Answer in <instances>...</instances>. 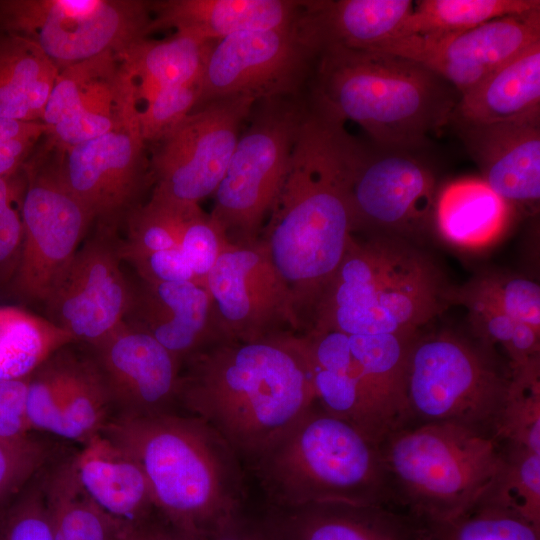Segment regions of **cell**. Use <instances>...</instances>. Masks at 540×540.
<instances>
[{"instance_id": "6da1fadb", "label": "cell", "mask_w": 540, "mask_h": 540, "mask_svg": "<svg viewBox=\"0 0 540 540\" xmlns=\"http://www.w3.org/2000/svg\"><path fill=\"white\" fill-rule=\"evenodd\" d=\"M358 141L307 104L287 174L258 241L292 299L313 310L353 239L349 169Z\"/></svg>"}, {"instance_id": "7a4b0ae2", "label": "cell", "mask_w": 540, "mask_h": 540, "mask_svg": "<svg viewBox=\"0 0 540 540\" xmlns=\"http://www.w3.org/2000/svg\"><path fill=\"white\" fill-rule=\"evenodd\" d=\"M183 363L178 403L249 468L316 403L304 335L291 331L216 341Z\"/></svg>"}, {"instance_id": "3957f363", "label": "cell", "mask_w": 540, "mask_h": 540, "mask_svg": "<svg viewBox=\"0 0 540 540\" xmlns=\"http://www.w3.org/2000/svg\"><path fill=\"white\" fill-rule=\"evenodd\" d=\"M101 432L136 459L156 511L180 532L205 537L246 511L243 463L203 419L174 411L117 415Z\"/></svg>"}, {"instance_id": "277c9868", "label": "cell", "mask_w": 540, "mask_h": 540, "mask_svg": "<svg viewBox=\"0 0 540 540\" xmlns=\"http://www.w3.org/2000/svg\"><path fill=\"white\" fill-rule=\"evenodd\" d=\"M311 102L360 125L378 147L416 151L452 116L455 88L411 60L339 45L322 48Z\"/></svg>"}, {"instance_id": "5b68a950", "label": "cell", "mask_w": 540, "mask_h": 540, "mask_svg": "<svg viewBox=\"0 0 540 540\" xmlns=\"http://www.w3.org/2000/svg\"><path fill=\"white\" fill-rule=\"evenodd\" d=\"M435 262L411 241L354 237L319 298L310 330L347 335H415L451 305Z\"/></svg>"}, {"instance_id": "8992f818", "label": "cell", "mask_w": 540, "mask_h": 540, "mask_svg": "<svg viewBox=\"0 0 540 540\" xmlns=\"http://www.w3.org/2000/svg\"><path fill=\"white\" fill-rule=\"evenodd\" d=\"M250 469L270 508L323 502L390 507L379 443L316 403Z\"/></svg>"}, {"instance_id": "52a82bcc", "label": "cell", "mask_w": 540, "mask_h": 540, "mask_svg": "<svg viewBox=\"0 0 540 540\" xmlns=\"http://www.w3.org/2000/svg\"><path fill=\"white\" fill-rule=\"evenodd\" d=\"M379 447L390 507L417 521H442L467 511L502 462L495 437L452 423L401 426Z\"/></svg>"}, {"instance_id": "ba28073f", "label": "cell", "mask_w": 540, "mask_h": 540, "mask_svg": "<svg viewBox=\"0 0 540 540\" xmlns=\"http://www.w3.org/2000/svg\"><path fill=\"white\" fill-rule=\"evenodd\" d=\"M511 383L493 347L451 330L419 331L407 353L399 427L452 423L496 438Z\"/></svg>"}, {"instance_id": "9c48e42d", "label": "cell", "mask_w": 540, "mask_h": 540, "mask_svg": "<svg viewBox=\"0 0 540 540\" xmlns=\"http://www.w3.org/2000/svg\"><path fill=\"white\" fill-rule=\"evenodd\" d=\"M306 108L299 96L256 102L213 194L210 216L230 244L259 239L287 174Z\"/></svg>"}, {"instance_id": "30bf717a", "label": "cell", "mask_w": 540, "mask_h": 540, "mask_svg": "<svg viewBox=\"0 0 540 540\" xmlns=\"http://www.w3.org/2000/svg\"><path fill=\"white\" fill-rule=\"evenodd\" d=\"M151 1L0 0V31L36 44L60 70L148 35Z\"/></svg>"}, {"instance_id": "8fae6325", "label": "cell", "mask_w": 540, "mask_h": 540, "mask_svg": "<svg viewBox=\"0 0 540 540\" xmlns=\"http://www.w3.org/2000/svg\"><path fill=\"white\" fill-rule=\"evenodd\" d=\"M23 168V242L16 273L9 284L17 297L45 302L52 284L74 256L93 218L65 184L61 151L46 145Z\"/></svg>"}, {"instance_id": "7c38bea8", "label": "cell", "mask_w": 540, "mask_h": 540, "mask_svg": "<svg viewBox=\"0 0 540 540\" xmlns=\"http://www.w3.org/2000/svg\"><path fill=\"white\" fill-rule=\"evenodd\" d=\"M255 104L246 96L206 102L157 142L149 164L151 198L186 209L213 195Z\"/></svg>"}, {"instance_id": "4fadbf2b", "label": "cell", "mask_w": 540, "mask_h": 540, "mask_svg": "<svg viewBox=\"0 0 540 540\" xmlns=\"http://www.w3.org/2000/svg\"><path fill=\"white\" fill-rule=\"evenodd\" d=\"M304 15L292 26L241 32L214 42L197 106L231 96L256 102L299 96L321 51Z\"/></svg>"}, {"instance_id": "5bb4252c", "label": "cell", "mask_w": 540, "mask_h": 540, "mask_svg": "<svg viewBox=\"0 0 540 540\" xmlns=\"http://www.w3.org/2000/svg\"><path fill=\"white\" fill-rule=\"evenodd\" d=\"M414 152L358 142L348 176L354 231L411 241L432 228L436 179Z\"/></svg>"}, {"instance_id": "9a60e30c", "label": "cell", "mask_w": 540, "mask_h": 540, "mask_svg": "<svg viewBox=\"0 0 540 540\" xmlns=\"http://www.w3.org/2000/svg\"><path fill=\"white\" fill-rule=\"evenodd\" d=\"M116 227L97 223L52 284L44 302L48 319L92 348L117 330L133 288L121 270Z\"/></svg>"}, {"instance_id": "2e32d148", "label": "cell", "mask_w": 540, "mask_h": 540, "mask_svg": "<svg viewBox=\"0 0 540 540\" xmlns=\"http://www.w3.org/2000/svg\"><path fill=\"white\" fill-rule=\"evenodd\" d=\"M137 94L108 132L61 151L63 180L98 223L116 227L138 205L148 176Z\"/></svg>"}, {"instance_id": "e0dca14e", "label": "cell", "mask_w": 540, "mask_h": 540, "mask_svg": "<svg viewBox=\"0 0 540 540\" xmlns=\"http://www.w3.org/2000/svg\"><path fill=\"white\" fill-rule=\"evenodd\" d=\"M220 340H255L300 328L292 299L257 240L228 244L204 280Z\"/></svg>"}, {"instance_id": "ac0fdd59", "label": "cell", "mask_w": 540, "mask_h": 540, "mask_svg": "<svg viewBox=\"0 0 540 540\" xmlns=\"http://www.w3.org/2000/svg\"><path fill=\"white\" fill-rule=\"evenodd\" d=\"M536 43L540 10L496 18L460 33L393 37L369 50L418 63L462 95Z\"/></svg>"}, {"instance_id": "d6986e66", "label": "cell", "mask_w": 540, "mask_h": 540, "mask_svg": "<svg viewBox=\"0 0 540 540\" xmlns=\"http://www.w3.org/2000/svg\"><path fill=\"white\" fill-rule=\"evenodd\" d=\"M316 404L380 443L402 420L396 389L352 352L349 336L314 331L306 337Z\"/></svg>"}, {"instance_id": "ffe728a7", "label": "cell", "mask_w": 540, "mask_h": 540, "mask_svg": "<svg viewBox=\"0 0 540 540\" xmlns=\"http://www.w3.org/2000/svg\"><path fill=\"white\" fill-rule=\"evenodd\" d=\"M93 350L119 416L173 411L182 363L152 336L124 322Z\"/></svg>"}, {"instance_id": "44dd1931", "label": "cell", "mask_w": 540, "mask_h": 540, "mask_svg": "<svg viewBox=\"0 0 540 540\" xmlns=\"http://www.w3.org/2000/svg\"><path fill=\"white\" fill-rule=\"evenodd\" d=\"M482 181L514 212L539 210L540 121L459 127Z\"/></svg>"}, {"instance_id": "7402d4cb", "label": "cell", "mask_w": 540, "mask_h": 540, "mask_svg": "<svg viewBox=\"0 0 540 540\" xmlns=\"http://www.w3.org/2000/svg\"><path fill=\"white\" fill-rule=\"evenodd\" d=\"M124 322L158 341L182 364L219 341L210 295L196 282L147 283L133 289Z\"/></svg>"}, {"instance_id": "603a6c76", "label": "cell", "mask_w": 540, "mask_h": 540, "mask_svg": "<svg viewBox=\"0 0 540 540\" xmlns=\"http://www.w3.org/2000/svg\"><path fill=\"white\" fill-rule=\"evenodd\" d=\"M306 6L307 1L296 0L151 1L148 34L174 28L216 42L241 32L292 26Z\"/></svg>"}, {"instance_id": "cb8c5ba5", "label": "cell", "mask_w": 540, "mask_h": 540, "mask_svg": "<svg viewBox=\"0 0 540 540\" xmlns=\"http://www.w3.org/2000/svg\"><path fill=\"white\" fill-rule=\"evenodd\" d=\"M132 76L118 54L108 51L59 71L42 122L49 128L64 119L93 131L117 121Z\"/></svg>"}, {"instance_id": "d4e9b609", "label": "cell", "mask_w": 540, "mask_h": 540, "mask_svg": "<svg viewBox=\"0 0 540 540\" xmlns=\"http://www.w3.org/2000/svg\"><path fill=\"white\" fill-rule=\"evenodd\" d=\"M267 512L284 540H418L416 521L389 506L323 502Z\"/></svg>"}, {"instance_id": "484cf974", "label": "cell", "mask_w": 540, "mask_h": 540, "mask_svg": "<svg viewBox=\"0 0 540 540\" xmlns=\"http://www.w3.org/2000/svg\"><path fill=\"white\" fill-rule=\"evenodd\" d=\"M78 479L109 515L128 525H142L156 511L146 476L125 449L100 432L73 457Z\"/></svg>"}, {"instance_id": "4316f807", "label": "cell", "mask_w": 540, "mask_h": 540, "mask_svg": "<svg viewBox=\"0 0 540 540\" xmlns=\"http://www.w3.org/2000/svg\"><path fill=\"white\" fill-rule=\"evenodd\" d=\"M451 119L459 127L540 121V43L460 95Z\"/></svg>"}, {"instance_id": "83f0119b", "label": "cell", "mask_w": 540, "mask_h": 540, "mask_svg": "<svg viewBox=\"0 0 540 540\" xmlns=\"http://www.w3.org/2000/svg\"><path fill=\"white\" fill-rule=\"evenodd\" d=\"M513 212L482 180H457L438 190L432 229L455 248L481 250L504 235Z\"/></svg>"}, {"instance_id": "f1b7e54d", "label": "cell", "mask_w": 540, "mask_h": 540, "mask_svg": "<svg viewBox=\"0 0 540 540\" xmlns=\"http://www.w3.org/2000/svg\"><path fill=\"white\" fill-rule=\"evenodd\" d=\"M413 8L411 0H310L308 16L322 48L369 50L394 37Z\"/></svg>"}, {"instance_id": "f546056e", "label": "cell", "mask_w": 540, "mask_h": 540, "mask_svg": "<svg viewBox=\"0 0 540 540\" xmlns=\"http://www.w3.org/2000/svg\"><path fill=\"white\" fill-rule=\"evenodd\" d=\"M213 44L175 32L164 40L141 38L117 54L134 79L140 101L163 88L201 82Z\"/></svg>"}, {"instance_id": "4dcf8cb0", "label": "cell", "mask_w": 540, "mask_h": 540, "mask_svg": "<svg viewBox=\"0 0 540 540\" xmlns=\"http://www.w3.org/2000/svg\"><path fill=\"white\" fill-rule=\"evenodd\" d=\"M58 73L36 44L0 31V116L42 121Z\"/></svg>"}, {"instance_id": "1f68e13d", "label": "cell", "mask_w": 540, "mask_h": 540, "mask_svg": "<svg viewBox=\"0 0 540 540\" xmlns=\"http://www.w3.org/2000/svg\"><path fill=\"white\" fill-rule=\"evenodd\" d=\"M53 540H120L130 526L105 512L82 487L73 458L43 478Z\"/></svg>"}, {"instance_id": "d6a6232c", "label": "cell", "mask_w": 540, "mask_h": 540, "mask_svg": "<svg viewBox=\"0 0 540 540\" xmlns=\"http://www.w3.org/2000/svg\"><path fill=\"white\" fill-rule=\"evenodd\" d=\"M75 342L48 318L16 306H0V380L29 377L59 350Z\"/></svg>"}, {"instance_id": "836d02e7", "label": "cell", "mask_w": 540, "mask_h": 540, "mask_svg": "<svg viewBox=\"0 0 540 540\" xmlns=\"http://www.w3.org/2000/svg\"><path fill=\"white\" fill-rule=\"evenodd\" d=\"M110 396L94 358L66 350V370L57 436L86 443L110 419Z\"/></svg>"}, {"instance_id": "e575fe53", "label": "cell", "mask_w": 540, "mask_h": 540, "mask_svg": "<svg viewBox=\"0 0 540 540\" xmlns=\"http://www.w3.org/2000/svg\"><path fill=\"white\" fill-rule=\"evenodd\" d=\"M414 3L411 14L394 37L460 33L496 18L540 10L539 0H420Z\"/></svg>"}, {"instance_id": "d590c367", "label": "cell", "mask_w": 540, "mask_h": 540, "mask_svg": "<svg viewBox=\"0 0 540 540\" xmlns=\"http://www.w3.org/2000/svg\"><path fill=\"white\" fill-rule=\"evenodd\" d=\"M499 443L501 466L477 503L513 511L540 527V454Z\"/></svg>"}, {"instance_id": "8d00e7d4", "label": "cell", "mask_w": 540, "mask_h": 540, "mask_svg": "<svg viewBox=\"0 0 540 540\" xmlns=\"http://www.w3.org/2000/svg\"><path fill=\"white\" fill-rule=\"evenodd\" d=\"M451 303L469 312L473 336L497 350L511 371L540 364V331L483 301L451 293Z\"/></svg>"}, {"instance_id": "74e56055", "label": "cell", "mask_w": 540, "mask_h": 540, "mask_svg": "<svg viewBox=\"0 0 540 540\" xmlns=\"http://www.w3.org/2000/svg\"><path fill=\"white\" fill-rule=\"evenodd\" d=\"M415 521L418 540H540V527L513 511L482 503L447 520Z\"/></svg>"}, {"instance_id": "f35d334b", "label": "cell", "mask_w": 540, "mask_h": 540, "mask_svg": "<svg viewBox=\"0 0 540 540\" xmlns=\"http://www.w3.org/2000/svg\"><path fill=\"white\" fill-rule=\"evenodd\" d=\"M453 294L488 303L540 331V286L525 277L487 271L472 278Z\"/></svg>"}, {"instance_id": "ab89813d", "label": "cell", "mask_w": 540, "mask_h": 540, "mask_svg": "<svg viewBox=\"0 0 540 540\" xmlns=\"http://www.w3.org/2000/svg\"><path fill=\"white\" fill-rule=\"evenodd\" d=\"M496 438L540 454V364L512 372Z\"/></svg>"}, {"instance_id": "60d3db41", "label": "cell", "mask_w": 540, "mask_h": 540, "mask_svg": "<svg viewBox=\"0 0 540 540\" xmlns=\"http://www.w3.org/2000/svg\"><path fill=\"white\" fill-rule=\"evenodd\" d=\"M193 207L176 209L150 197L127 215V238L121 241L120 254L178 248L184 217Z\"/></svg>"}, {"instance_id": "b9f144b4", "label": "cell", "mask_w": 540, "mask_h": 540, "mask_svg": "<svg viewBox=\"0 0 540 540\" xmlns=\"http://www.w3.org/2000/svg\"><path fill=\"white\" fill-rule=\"evenodd\" d=\"M66 347L56 352L29 377L26 418L30 430L57 433L63 401Z\"/></svg>"}, {"instance_id": "7bdbcfd3", "label": "cell", "mask_w": 540, "mask_h": 540, "mask_svg": "<svg viewBox=\"0 0 540 540\" xmlns=\"http://www.w3.org/2000/svg\"><path fill=\"white\" fill-rule=\"evenodd\" d=\"M25 188L23 167L15 173L0 177V284L4 285L11 283L20 259Z\"/></svg>"}, {"instance_id": "ee69618b", "label": "cell", "mask_w": 540, "mask_h": 540, "mask_svg": "<svg viewBox=\"0 0 540 540\" xmlns=\"http://www.w3.org/2000/svg\"><path fill=\"white\" fill-rule=\"evenodd\" d=\"M201 82L160 89L144 100L139 123L146 143H157L198 105Z\"/></svg>"}, {"instance_id": "f6af8a7d", "label": "cell", "mask_w": 540, "mask_h": 540, "mask_svg": "<svg viewBox=\"0 0 540 540\" xmlns=\"http://www.w3.org/2000/svg\"><path fill=\"white\" fill-rule=\"evenodd\" d=\"M0 540H53L43 478L37 475L0 511Z\"/></svg>"}, {"instance_id": "bcb514c9", "label": "cell", "mask_w": 540, "mask_h": 540, "mask_svg": "<svg viewBox=\"0 0 540 540\" xmlns=\"http://www.w3.org/2000/svg\"><path fill=\"white\" fill-rule=\"evenodd\" d=\"M228 244L222 230L199 205L187 212L181 227L179 248L202 285Z\"/></svg>"}, {"instance_id": "7dc6e473", "label": "cell", "mask_w": 540, "mask_h": 540, "mask_svg": "<svg viewBox=\"0 0 540 540\" xmlns=\"http://www.w3.org/2000/svg\"><path fill=\"white\" fill-rule=\"evenodd\" d=\"M46 456L43 444L30 435L0 438V511L37 475Z\"/></svg>"}, {"instance_id": "c3c4849f", "label": "cell", "mask_w": 540, "mask_h": 540, "mask_svg": "<svg viewBox=\"0 0 540 540\" xmlns=\"http://www.w3.org/2000/svg\"><path fill=\"white\" fill-rule=\"evenodd\" d=\"M121 257L122 260L132 264L144 282H196L201 284L179 247L153 252L128 253L121 255Z\"/></svg>"}, {"instance_id": "681fc988", "label": "cell", "mask_w": 540, "mask_h": 540, "mask_svg": "<svg viewBox=\"0 0 540 540\" xmlns=\"http://www.w3.org/2000/svg\"><path fill=\"white\" fill-rule=\"evenodd\" d=\"M29 377L0 380V438L2 439L14 440L30 435L31 430L26 418Z\"/></svg>"}, {"instance_id": "f907efd6", "label": "cell", "mask_w": 540, "mask_h": 540, "mask_svg": "<svg viewBox=\"0 0 540 540\" xmlns=\"http://www.w3.org/2000/svg\"><path fill=\"white\" fill-rule=\"evenodd\" d=\"M195 540H284L270 514L248 515L246 511L216 532Z\"/></svg>"}, {"instance_id": "816d5d0a", "label": "cell", "mask_w": 540, "mask_h": 540, "mask_svg": "<svg viewBox=\"0 0 540 540\" xmlns=\"http://www.w3.org/2000/svg\"><path fill=\"white\" fill-rule=\"evenodd\" d=\"M49 132L42 121H24L0 116V146L17 141H36Z\"/></svg>"}, {"instance_id": "f5cc1de1", "label": "cell", "mask_w": 540, "mask_h": 540, "mask_svg": "<svg viewBox=\"0 0 540 540\" xmlns=\"http://www.w3.org/2000/svg\"><path fill=\"white\" fill-rule=\"evenodd\" d=\"M36 141H17L0 146V177L20 170L34 151Z\"/></svg>"}, {"instance_id": "db71d44e", "label": "cell", "mask_w": 540, "mask_h": 540, "mask_svg": "<svg viewBox=\"0 0 540 540\" xmlns=\"http://www.w3.org/2000/svg\"><path fill=\"white\" fill-rule=\"evenodd\" d=\"M144 540H195L179 530L172 527L162 518L160 520L151 519L143 527Z\"/></svg>"}, {"instance_id": "11a10c76", "label": "cell", "mask_w": 540, "mask_h": 540, "mask_svg": "<svg viewBox=\"0 0 540 540\" xmlns=\"http://www.w3.org/2000/svg\"><path fill=\"white\" fill-rule=\"evenodd\" d=\"M149 522V521H148ZM146 524V523H145ZM145 524L134 526H128L120 540H144L143 538V527Z\"/></svg>"}]
</instances>
